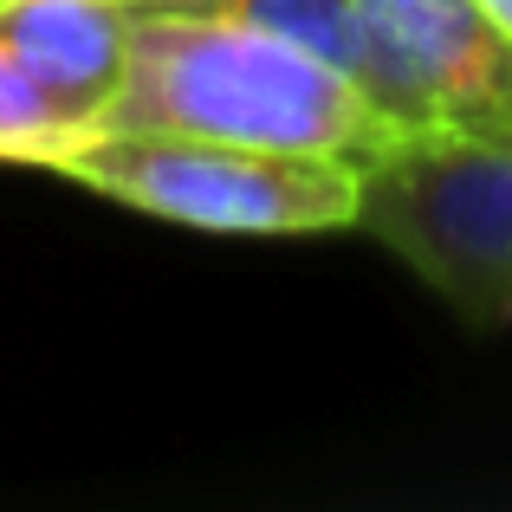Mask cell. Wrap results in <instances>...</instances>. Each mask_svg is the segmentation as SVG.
Returning <instances> with one entry per match:
<instances>
[{
    "instance_id": "obj_1",
    "label": "cell",
    "mask_w": 512,
    "mask_h": 512,
    "mask_svg": "<svg viewBox=\"0 0 512 512\" xmlns=\"http://www.w3.org/2000/svg\"><path fill=\"white\" fill-rule=\"evenodd\" d=\"M98 130L331 156L357 175L402 150V130L344 72L247 13L130 7V65Z\"/></svg>"
},
{
    "instance_id": "obj_2",
    "label": "cell",
    "mask_w": 512,
    "mask_h": 512,
    "mask_svg": "<svg viewBox=\"0 0 512 512\" xmlns=\"http://www.w3.org/2000/svg\"><path fill=\"white\" fill-rule=\"evenodd\" d=\"M59 175L208 234H331L357 227L363 175L331 156L247 150L208 137H124L98 130L59 163Z\"/></svg>"
},
{
    "instance_id": "obj_3",
    "label": "cell",
    "mask_w": 512,
    "mask_h": 512,
    "mask_svg": "<svg viewBox=\"0 0 512 512\" xmlns=\"http://www.w3.org/2000/svg\"><path fill=\"white\" fill-rule=\"evenodd\" d=\"M357 227L383 240L461 325H512V137L402 143L363 169Z\"/></svg>"
},
{
    "instance_id": "obj_4",
    "label": "cell",
    "mask_w": 512,
    "mask_h": 512,
    "mask_svg": "<svg viewBox=\"0 0 512 512\" xmlns=\"http://www.w3.org/2000/svg\"><path fill=\"white\" fill-rule=\"evenodd\" d=\"M363 33L357 91L402 143L512 137V39L474 0H350Z\"/></svg>"
},
{
    "instance_id": "obj_5",
    "label": "cell",
    "mask_w": 512,
    "mask_h": 512,
    "mask_svg": "<svg viewBox=\"0 0 512 512\" xmlns=\"http://www.w3.org/2000/svg\"><path fill=\"white\" fill-rule=\"evenodd\" d=\"M0 46L78 130L98 137L130 65V7L124 0H0Z\"/></svg>"
},
{
    "instance_id": "obj_6",
    "label": "cell",
    "mask_w": 512,
    "mask_h": 512,
    "mask_svg": "<svg viewBox=\"0 0 512 512\" xmlns=\"http://www.w3.org/2000/svg\"><path fill=\"white\" fill-rule=\"evenodd\" d=\"M85 137H91V130H78L72 117H65L59 104L20 72V59L0 46V163L59 169Z\"/></svg>"
},
{
    "instance_id": "obj_7",
    "label": "cell",
    "mask_w": 512,
    "mask_h": 512,
    "mask_svg": "<svg viewBox=\"0 0 512 512\" xmlns=\"http://www.w3.org/2000/svg\"><path fill=\"white\" fill-rule=\"evenodd\" d=\"M234 13L286 33L292 46H305L312 59H325L331 72H344L357 85L363 72V33H357V7L350 0H240Z\"/></svg>"
},
{
    "instance_id": "obj_8",
    "label": "cell",
    "mask_w": 512,
    "mask_h": 512,
    "mask_svg": "<svg viewBox=\"0 0 512 512\" xmlns=\"http://www.w3.org/2000/svg\"><path fill=\"white\" fill-rule=\"evenodd\" d=\"M124 7H150V13H234L240 0H124Z\"/></svg>"
},
{
    "instance_id": "obj_9",
    "label": "cell",
    "mask_w": 512,
    "mask_h": 512,
    "mask_svg": "<svg viewBox=\"0 0 512 512\" xmlns=\"http://www.w3.org/2000/svg\"><path fill=\"white\" fill-rule=\"evenodd\" d=\"M474 7H480V13H487V20L512 39V0H474Z\"/></svg>"
}]
</instances>
